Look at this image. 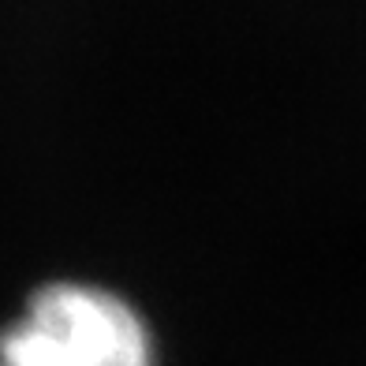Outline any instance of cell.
I'll list each match as a JSON object with an SVG mask.
<instances>
[{
	"instance_id": "1",
	"label": "cell",
	"mask_w": 366,
	"mask_h": 366,
	"mask_svg": "<svg viewBox=\"0 0 366 366\" xmlns=\"http://www.w3.org/2000/svg\"><path fill=\"white\" fill-rule=\"evenodd\" d=\"M0 366H154V347L120 295L53 285L0 337Z\"/></svg>"
}]
</instances>
